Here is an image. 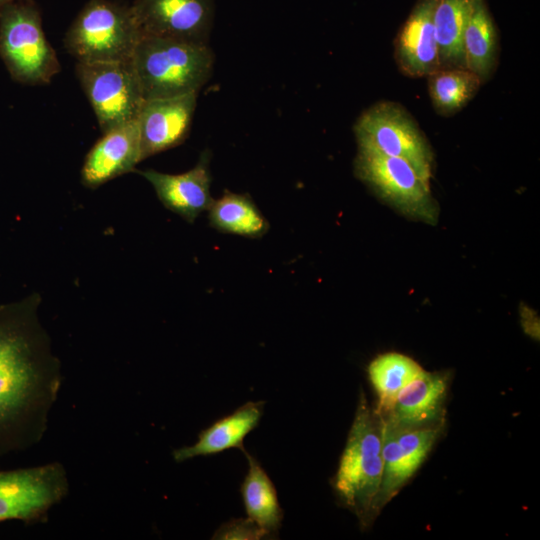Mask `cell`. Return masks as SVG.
I'll list each match as a JSON object with an SVG mask.
<instances>
[{"instance_id": "cell-1", "label": "cell", "mask_w": 540, "mask_h": 540, "mask_svg": "<svg viewBox=\"0 0 540 540\" xmlns=\"http://www.w3.org/2000/svg\"><path fill=\"white\" fill-rule=\"evenodd\" d=\"M33 293L0 305V456L38 444L62 386L61 361Z\"/></svg>"}, {"instance_id": "cell-2", "label": "cell", "mask_w": 540, "mask_h": 540, "mask_svg": "<svg viewBox=\"0 0 540 540\" xmlns=\"http://www.w3.org/2000/svg\"><path fill=\"white\" fill-rule=\"evenodd\" d=\"M382 475V417L361 392L332 486L362 528L369 527L380 513L377 501Z\"/></svg>"}, {"instance_id": "cell-3", "label": "cell", "mask_w": 540, "mask_h": 540, "mask_svg": "<svg viewBox=\"0 0 540 540\" xmlns=\"http://www.w3.org/2000/svg\"><path fill=\"white\" fill-rule=\"evenodd\" d=\"M144 100L198 93L211 76L208 44L143 35L132 60Z\"/></svg>"}, {"instance_id": "cell-4", "label": "cell", "mask_w": 540, "mask_h": 540, "mask_svg": "<svg viewBox=\"0 0 540 540\" xmlns=\"http://www.w3.org/2000/svg\"><path fill=\"white\" fill-rule=\"evenodd\" d=\"M142 33L130 5L89 0L64 37L77 62H130Z\"/></svg>"}, {"instance_id": "cell-5", "label": "cell", "mask_w": 540, "mask_h": 540, "mask_svg": "<svg viewBox=\"0 0 540 540\" xmlns=\"http://www.w3.org/2000/svg\"><path fill=\"white\" fill-rule=\"evenodd\" d=\"M0 57L11 78L24 85L49 84L60 72L34 0L17 1L0 10Z\"/></svg>"}, {"instance_id": "cell-6", "label": "cell", "mask_w": 540, "mask_h": 540, "mask_svg": "<svg viewBox=\"0 0 540 540\" xmlns=\"http://www.w3.org/2000/svg\"><path fill=\"white\" fill-rule=\"evenodd\" d=\"M358 179L380 198L409 217L434 224L438 206L430 183L424 181L405 160L372 147L358 146L354 161Z\"/></svg>"}, {"instance_id": "cell-7", "label": "cell", "mask_w": 540, "mask_h": 540, "mask_svg": "<svg viewBox=\"0 0 540 540\" xmlns=\"http://www.w3.org/2000/svg\"><path fill=\"white\" fill-rule=\"evenodd\" d=\"M354 132L358 146L372 147L405 160L430 183L432 149L418 124L401 105L390 101L372 105L358 117Z\"/></svg>"}, {"instance_id": "cell-8", "label": "cell", "mask_w": 540, "mask_h": 540, "mask_svg": "<svg viewBox=\"0 0 540 540\" xmlns=\"http://www.w3.org/2000/svg\"><path fill=\"white\" fill-rule=\"evenodd\" d=\"M69 489L67 472L60 462L0 470V522H46L51 508L68 496Z\"/></svg>"}, {"instance_id": "cell-9", "label": "cell", "mask_w": 540, "mask_h": 540, "mask_svg": "<svg viewBox=\"0 0 540 540\" xmlns=\"http://www.w3.org/2000/svg\"><path fill=\"white\" fill-rule=\"evenodd\" d=\"M75 71L103 133L137 119L145 100L131 61L77 62Z\"/></svg>"}, {"instance_id": "cell-10", "label": "cell", "mask_w": 540, "mask_h": 540, "mask_svg": "<svg viewBox=\"0 0 540 540\" xmlns=\"http://www.w3.org/2000/svg\"><path fill=\"white\" fill-rule=\"evenodd\" d=\"M130 6L142 36L208 42L213 0H135Z\"/></svg>"}, {"instance_id": "cell-11", "label": "cell", "mask_w": 540, "mask_h": 540, "mask_svg": "<svg viewBox=\"0 0 540 540\" xmlns=\"http://www.w3.org/2000/svg\"><path fill=\"white\" fill-rule=\"evenodd\" d=\"M443 429L444 426L404 429L382 418L383 475L377 501L379 512L415 475Z\"/></svg>"}, {"instance_id": "cell-12", "label": "cell", "mask_w": 540, "mask_h": 540, "mask_svg": "<svg viewBox=\"0 0 540 540\" xmlns=\"http://www.w3.org/2000/svg\"><path fill=\"white\" fill-rule=\"evenodd\" d=\"M198 93L145 100L137 117L143 160L182 144L189 135Z\"/></svg>"}, {"instance_id": "cell-13", "label": "cell", "mask_w": 540, "mask_h": 540, "mask_svg": "<svg viewBox=\"0 0 540 540\" xmlns=\"http://www.w3.org/2000/svg\"><path fill=\"white\" fill-rule=\"evenodd\" d=\"M449 385L447 372L423 369L398 393L389 412L381 417L404 429L444 426Z\"/></svg>"}, {"instance_id": "cell-14", "label": "cell", "mask_w": 540, "mask_h": 540, "mask_svg": "<svg viewBox=\"0 0 540 540\" xmlns=\"http://www.w3.org/2000/svg\"><path fill=\"white\" fill-rule=\"evenodd\" d=\"M209 150H204L197 164L180 174H169L154 169L135 170L154 188L165 208L193 223L196 218L209 209L213 202L210 194L212 181L210 173Z\"/></svg>"}, {"instance_id": "cell-15", "label": "cell", "mask_w": 540, "mask_h": 540, "mask_svg": "<svg viewBox=\"0 0 540 540\" xmlns=\"http://www.w3.org/2000/svg\"><path fill=\"white\" fill-rule=\"evenodd\" d=\"M143 160L137 120L103 133L87 153L82 169V184L96 189L123 174L134 172Z\"/></svg>"}, {"instance_id": "cell-16", "label": "cell", "mask_w": 540, "mask_h": 540, "mask_svg": "<svg viewBox=\"0 0 540 540\" xmlns=\"http://www.w3.org/2000/svg\"><path fill=\"white\" fill-rule=\"evenodd\" d=\"M437 0H418L395 42L399 69L410 77L428 76L440 69L434 30Z\"/></svg>"}, {"instance_id": "cell-17", "label": "cell", "mask_w": 540, "mask_h": 540, "mask_svg": "<svg viewBox=\"0 0 540 540\" xmlns=\"http://www.w3.org/2000/svg\"><path fill=\"white\" fill-rule=\"evenodd\" d=\"M263 406L262 401H250L232 414L219 419L201 431L194 445L175 449L172 453L174 461L181 463L197 456H208L231 448L243 451V440L258 426Z\"/></svg>"}, {"instance_id": "cell-18", "label": "cell", "mask_w": 540, "mask_h": 540, "mask_svg": "<svg viewBox=\"0 0 540 540\" xmlns=\"http://www.w3.org/2000/svg\"><path fill=\"white\" fill-rule=\"evenodd\" d=\"M466 68L487 80L495 69L498 54L496 28L484 0H472L463 33Z\"/></svg>"}, {"instance_id": "cell-19", "label": "cell", "mask_w": 540, "mask_h": 540, "mask_svg": "<svg viewBox=\"0 0 540 540\" xmlns=\"http://www.w3.org/2000/svg\"><path fill=\"white\" fill-rule=\"evenodd\" d=\"M249 464L240 491L248 518L254 521L268 538L276 536L283 511L275 486L258 461L243 450Z\"/></svg>"}, {"instance_id": "cell-20", "label": "cell", "mask_w": 540, "mask_h": 540, "mask_svg": "<svg viewBox=\"0 0 540 540\" xmlns=\"http://www.w3.org/2000/svg\"><path fill=\"white\" fill-rule=\"evenodd\" d=\"M209 224L215 230L247 238H260L269 230V222L251 196L228 190L208 209Z\"/></svg>"}, {"instance_id": "cell-21", "label": "cell", "mask_w": 540, "mask_h": 540, "mask_svg": "<svg viewBox=\"0 0 540 540\" xmlns=\"http://www.w3.org/2000/svg\"><path fill=\"white\" fill-rule=\"evenodd\" d=\"M472 0H437L434 30L440 68H466L463 33Z\"/></svg>"}, {"instance_id": "cell-22", "label": "cell", "mask_w": 540, "mask_h": 540, "mask_svg": "<svg viewBox=\"0 0 540 540\" xmlns=\"http://www.w3.org/2000/svg\"><path fill=\"white\" fill-rule=\"evenodd\" d=\"M422 370L415 360L395 352L381 354L369 363L368 378L378 399L375 409L381 416L389 412L398 393Z\"/></svg>"}, {"instance_id": "cell-23", "label": "cell", "mask_w": 540, "mask_h": 540, "mask_svg": "<svg viewBox=\"0 0 540 540\" xmlns=\"http://www.w3.org/2000/svg\"><path fill=\"white\" fill-rule=\"evenodd\" d=\"M482 81L467 68H440L428 75V89L435 109L449 115L463 108Z\"/></svg>"}, {"instance_id": "cell-24", "label": "cell", "mask_w": 540, "mask_h": 540, "mask_svg": "<svg viewBox=\"0 0 540 540\" xmlns=\"http://www.w3.org/2000/svg\"><path fill=\"white\" fill-rule=\"evenodd\" d=\"M222 540H257L268 538L266 533L251 519H232L223 524L212 537Z\"/></svg>"}, {"instance_id": "cell-25", "label": "cell", "mask_w": 540, "mask_h": 540, "mask_svg": "<svg viewBox=\"0 0 540 540\" xmlns=\"http://www.w3.org/2000/svg\"><path fill=\"white\" fill-rule=\"evenodd\" d=\"M521 323L525 332L533 337L539 339V319L536 313L529 308L521 311Z\"/></svg>"}, {"instance_id": "cell-26", "label": "cell", "mask_w": 540, "mask_h": 540, "mask_svg": "<svg viewBox=\"0 0 540 540\" xmlns=\"http://www.w3.org/2000/svg\"><path fill=\"white\" fill-rule=\"evenodd\" d=\"M17 1H22V0H0V10H2L7 5L17 2Z\"/></svg>"}]
</instances>
